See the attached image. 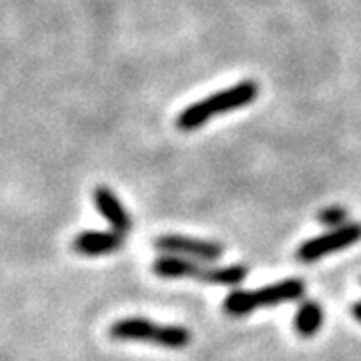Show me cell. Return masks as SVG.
Here are the masks:
<instances>
[{
    "label": "cell",
    "instance_id": "obj_1",
    "mask_svg": "<svg viewBox=\"0 0 361 361\" xmlns=\"http://www.w3.org/2000/svg\"><path fill=\"white\" fill-rule=\"evenodd\" d=\"M259 97V82L247 78L241 82H235L229 89H223L219 92H213L205 99L191 103L180 111L175 118V127L183 133H193V130L205 127L213 116L231 113L237 109H243L251 104Z\"/></svg>",
    "mask_w": 361,
    "mask_h": 361
},
{
    "label": "cell",
    "instance_id": "obj_2",
    "mask_svg": "<svg viewBox=\"0 0 361 361\" xmlns=\"http://www.w3.org/2000/svg\"><path fill=\"white\" fill-rule=\"evenodd\" d=\"M305 289L307 287L301 279L291 277V279H281L273 285L259 287L253 291H231L223 301V311L233 317H241L261 307H273V305L297 301L305 295Z\"/></svg>",
    "mask_w": 361,
    "mask_h": 361
},
{
    "label": "cell",
    "instance_id": "obj_3",
    "mask_svg": "<svg viewBox=\"0 0 361 361\" xmlns=\"http://www.w3.org/2000/svg\"><path fill=\"white\" fill-rule=\"evenodd\" d=\"M109 336L118 341H151L165 349H185L193 339L183 325H159L142 317L118 319L111 325Z\"/></svg>",
    "mask_w": 361,
    "mask_h": 361
},
{
    "label": "cell",
    "instance_id": "obj_4",
    "mask_svg": "<svg viewBox=\"0 0 361 361\" xmlns=\"http://www.w3.org/2000/svg\"><path fill=\"white\" fill-rule=\"evenodd\" d=\"M357 241H361V223H348L339 229H331L325 235L305 241L297 249V259L301 263H313V261H319V259L337 253L345 247L355 245Z\"/></svg>",
    "mask_w": 361,
    "mask_h": 361
},
{
    "label": "cell",
    "instance_id": "obj_5",
    "mask_svg": "<svg viewBox=\"0 0 361 361\" xmlns=\"http://www.w3.org/2000/svg\"><path fill=\"white\" fill-rule=\"evenodd\" d=\"M155 249L165 255H179L195 261H219L225 253V247L207 239H193L177 233L161 235L155 239Z\"/></svg>",
    "mask_w": 361,
    "mask_h": 361
},
{
    "label": "cell",
    "instance_id": "obj_6",
    "mask_svg": "<svg viewBox=\"0 0 361 361\" xmlns=\"http://www.w3.org/2000/svg\"><path fill=\"white\" fill-rule=\"evenodd\" d=\"M125 245V235L118 231H82L73 239V249L78 255L99 257L116 253Z\"/></svg>",
    "mask_w": 361,
    "mask_h": 361
},
{
    "label": "cell",
    "instance_id": "obj_7",
    "mask_svg": "<svg viewBox=\"0 0 361 361\" xmlns=\"http://www.w3.org/2000/svg\"><path fill=\"white\" fill-rule=\"evenodd\" d=\"M92 203L99 209V213L103 215L104 221L113 227V231L118 233H129L133 229V219L130 213L125 209V205L121 203V199L116 197V193L109 187H97L92 191Z\"/></svg>",
    "mask_w": 361,
    "mask_h": 361
},
{
    "label": "cell",
    "instance_id": "obj_8",
    "mask_svg": "<svg viewBox=\"0 0 361 361\" xmlns=\"http://www.w3.org/2000/svg\"><path fill=\"white\" fill-rule=\"evenodd\" d=\"M207 269L209 267L201 265V261L179 257V255H161L153 263V273L157 277H165V279H199L203 283Z\"/></svg>",
    "mask_w": 361,
    "mask_h": 361
},
{
    "label": "cell",
    "instance_id": "obj_9",
    "mask_svg": "<svg viewBox=\"0 0 361 361\" xmlns=\"http://www.w3.org/2000/svg\"><path fill=\"white\" fill-rule=\"evenodd\" d=\"M323 325V307L317 301H303L299 305L293 319V327H295L297 336L310 339L313 337Z\"/></svg>",
    "mask_w": 361,
    "mask_h": 361
},
{
    "label": "cell",
    "instance_id": "obj_10",
    "mask_svg": "<svg viewBox=\"0 0 361 361\" xmlns=\"http://www.w3.org/2000/svg\"><path fill=\"white\" fill-rule=\"evenodd\" d=\"M348 209H343V207H327V209H322L319 213H317V221L325 225V227H329V229H339V227H343V225H348Z\"/></svg>",
    "mask_w": 361,
    "mask_h": 361
},
{
    "label": "cell",
    "instance_id": "obj_11",
    "mask_svg": "<svg viewBox=\"0 0 361 361\" xmlns=\"http://www.w3.org/2000/svg\"><path fill=\"white\" fill-rule=\"evenodd\" d=\"M351 315H353V317H355V319L361 323V301L353 303V307H351Z\"/></svg>",
    "mask_w": 361,
    "mask_h": 361
}]
</instances>
